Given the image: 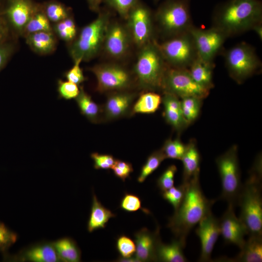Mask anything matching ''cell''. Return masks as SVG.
I'll use <instances>...</instances> for the list:
<instances>
[{
    "instance_id": "1",
    "label": "cell",
    "mask_w": 262,
    "mask_h": 262,
    "mask_svg": "<svg viewBox=\"0 0 262 262\" xmlns=\"http://www.w3.org/2000/svg\"><path fill=\"white\" fill-rule=\"evenodd\" d=\"M262 22L261 0H227L218 4L212 16V26L228 38L252 30Z\"/></svg>"
},
{
    "instance_id": "2",
    "label": "cell",
    "mask_w": 262,
    "mask_h": 262,
    "mask_svg": "<svg viewBox=\"0 0 262 262\" xmlns=\"http://www.w3.org/2000/svg\"><path fill=\"white\" fill-rule=\"evenodd\" d=\"M199 176L192 178L186 185L183 199L167 224L176 238L186 242L192 229L209 212L215 200L209 199L201 189Z\"/></svg>"
},
{
    "instance_id": "3",
    "label": "cell",
    "mask_w": 262,
    "mask_h": 262,
    "mask_svg": "<svg viewBox=\"0 0 262 262\" xmlns=\"http://www.w3.org/2000/svg\"><path fill=\"white\" fill-rule=\"evenodd\" d=\"M258 162L242 184L238 202L241 208L239 218L249 236H262V174Z\"/></svg>"
},
{
    "instance_id": "4",
    "label": "cell",
    "mask_w": 262,
    "mask_h": 262,
    "mask_svg": "<svg viewBox=\"0 0 262 262\" xmlns=\"http://www.w3.org/2000/svg\"><path fill=\"white\" fill-rule=\"evenodd\" d=\"M169 67L154 39L140 48L134 67L139 87L147 91H162L164 77Z\"/></svg>"
},
{
    "instance_id": "5",
    "label": "cell",
    "mask_w": 262,
    "mask_h": 262,
    "mask_svg": "<svg viewBox=\"0 0 262 262\" xmlns=\"http://www.w3.org/2000/svg\"><path fill=\"white\" fill-rule=\"evenodd\" d=\"M157 30L164 40L189 31L194 25L190 0H165L154 14Z\"/></svg>"
},
{
    "instance_id": "6",
    "label": "cell",
    "mask_w": 262,
    "mask_h": 262,
    "mask_svg": "<svg viewBox=\"0 0 262 262\" xmlns=\"http://www.w3.org/2000/svg\"><path fill=\"white\" fill-rule=\"evenodd\" d=\"M98 13L97 17L81 30L72 43L70 53L74 61L81 59L82 61H88L102 48L111 14L104 9H100Z\"/></svg>"
},
{
    "instance_id": "7",
    "label": "cell",
    "mask_w": 262,
    "mask_h": 262,
    "mask_svg": "<svg viewBox=\"0 0 262 262\" xmlns=\"http://www.w3.org/2000/svg\"><path fill=\"white\" fill-rule=\"evenodd\" d=\"M221 179L222 192L220 197L233 207L238 205L242 186L238 158V147L233 145L215 160Z\"/></svg>"
},
{
    "instance_id": "8",
    "label": "cell",
    "mask_w": 262,
    "mask_h": 262,
    "mask_svg": "<svg viewBox=\"0 0 262 262\" xmlns=\"http://www.w3.org/2000/svg\"><path fill=\"white\" fill-rule=\"evenodd\" d=\"M224 58L230 77L239 84L256 74L262 67L255 48L245 42L227 50Z\"/></svg>"
},
{
    "instance_id": "9",
    "label": "cell",
    "mask_w": 262,
    "mask_h": 262,
    "mask_svg": "<svg viewBox=\"0 0 262 262\" xmlns=\"http://www.w3.org/2000/svg\"><path fill=\"white\" fill-rule=\"evenodd\" d=\"M166 63L170 67L188 69L198 58L193 38L188 32L159 43L156 40Z\"/></svg>"
},
{
    "instance_id": "10",
    "label": "cell",
    "mask_w": 262,
    "mask_h": 262,
    "mask_svg": "<svg viewBox=\"0 0 262 262\" xmlns=\"http://www.w3.org/2000/svg\"><path fill=\"white\" fill-rule=\"evenodd\" d=\"M210 90L197 83L191 76L188 69L169 67L164 79L163 92L173 94L181 98L193 97L206 98Z\"/></svg>"
},
{
    "instance_id": "11",
    "label": "cell",
    "mask_w": 262,
    "mask_h": 262,
    "mask_svg": "<svg viewBox=\"0 0 262 262\" xmlns=\"http://www.w3.org/2000/svg\"><path fill=\"white\" fill-rule=\"evenodd\" d=\"M126 20L132 42L140 49L154 39V14L146 5L138 0L130 10Z\"/></svg>"
},
{
    "instance_id": "12",
    "label": "cell",
    "mask_w": 262,
    "mask_h": 262,
    "mask_svg": "<svg viewBox=\"0 0 262 262\" xmlns=\"http://www.w3.org/2000/svg\"><path fill=\"white\" fill-rule=\"evenodd\" d=\"M90 70L96 77L97 90L99 92L127 90L133 83L131 73L118 65L99 64Z\"/></svg>"
},
{
    "instance_id": "13",
    "label": "cell",
    "mask_w": 262,
    "mask_h": 262,
    "mask_svg": "<svg viewBox=\"0 0 262 262\" xmlns=\"http://www.w3.org/2000/svg\"><path fill=\"white\" fill-rule=\"evenodd\" d=\"M194 40L198 57L204 61L213 62L228 38L219 29L212 26L203 29L193 25L189 30Z\"/></svg>"
},
{
    "instance_id": "14",
    "label": "cell",
    "mask_w": 262,
    "mask_h": 262,
    "mask_svg": "<svg viewBox=\"0 0 262 262\" xmlns=\"http://www.w3.org/2000/svg\"><path fill=\"white\" fill-rule=\"evenodd\" d=\"M131 42L126 26L117 22H110L106 30L102 48L112 58L120 59L127 53Z\"/></svg>"
},
{
    "instance_id": "15",
    "label": "cell",
    "mask_w": 262,
    "mask_h": 262,
    "mask_svg": "<svg viewBox=\"0 0 262 262\" xmlns=\"http://www.w3.org/2000/svg\"><path fill=\"white\" fill-rule=\"evenodd\" d=\"M196 233L201 246L199 262L211 261V254L220 233L219 219L209 212L198 222Z\"/></svg>"
},
{
    "instance_id": "16",
    "label": "cell",
    "mask_w": 262,
    "mask_h": 262,
    "mask_svg": "<svg viewBox=\"0 0 262 262\" xmlns=\"http://www.w3.org/2000/svg\"><path fill=\"white\" fill-rule=\"evenodd\" d=\"M38 7L31 0H7L0 12L16 30L23 32Z\"/></svg>"
},
{
    "instance_id": "17",
    "label": "cell",
    "mask_w": 262,
    "mask_h": 262,
    "mask_svg": "<svg viewBox=\"0 0 262 262\" xmlns=\"http://www.w3.org/2000/svg\"><path fill=\"white\" fill-rule=\"evenodd\" d=\"M220 233L227 244L237 246L241 249L245 242L244 237L248 234L247 229L239 218L234 213V207L228 205V207L219 219Z\"/></svg>"
},
{
    "instance_id": "18",
    "label": "cell",
    "mask_w": 262,
    "mask_h": 262,
    "mask_svg": "<svg viewBox=\"0 0 262 262\" xmlns=\"http://www.w3.org/2000/svg\"><path fill=\"white\" fill-rule=\"evenodd\" d=\"M159 230L158 228L155 232H151L143 228L134 234L135 257L139 262L157 261V247L161 241Z\"/></svg>"
},
{
    "instance_id": "19",
    "label": "cell",
    "mask_w": 262,
    "mask_h": 262,
    "mask_svg": "<svg viewBox=\"0 0 262 262\" xmlns=\"http://www.w3.org/2000/svg\"><path fill=\"white\" fill-rule=\"evenodd\" d=\"M135 97L134 93L127 90L115 91L110 94L102 108L105 119L112 120L127 115L131 110V111Z\"/></svg>"
},
{
    "instance_id": "20",
    "label": "cell",
    "mask_w": 262,
    "mask_h": 262,
    "mask_svg": "<svg viewBox=\"0 0 262 262\" xmlns=\"http://www.w3.org/2000/svg\"><path fill=\"white\" fill-rule=\"evenodd\" d=\"M162 103L164 109V117L175 131L180 132L189 125L183 116L180 100L178 97L169 93L163 92Z\"/></svg>"
},
{
    "instance_id": "21",
    "label": "cell",
    "mask_w": 262,
    "mask_h": 262,
    "mask_svg": "<svg viewBox=\"0 0 262 262\" xmlns=\"http://www.w3.org/2000/svg\"><path fill=\"white\" fill-rule=\"evenodd\" d=\"M11 260L32 262H61L52 242L33 245L25 249Z\"/></svg>"
},
{
    "instance_id": "22",
    "label": "cell",
    "mask_w": 262,
    "mask_h": 262,
    "mask_svg": "<svg viewBox=\"0 0 262 262\" xmlns=\"http://www.w3.org/2000/svg\"><path fill=\"white\" fill-rule=\"evenodd\" d=\"M183 164L182 183H187L199 175L200 156L194 140L186 144L185 151L180 160Z\"/></svg>"
},
{
    "instance_id": "23",
    "label": "cell",
    "mask_w": 262,
    "mask_h": 262,
    "mask_svg": "<svg viewBox=\"0 0 262 262\" xmlns=\"http://www.w3.org/2000/svg\"><path fill=\"white\" fill-rule=\"evenodd\" d=\"M186 242L176 238L169 244H164L160 242L158 244L156 255L157 261L164 262H186L183 249Z\"/></svg>"
},
{
    "instance_id": "24",
    "label": "cell",
    "mask_w": 262,
    "mask_h": 262,
    "mask_svg": "<svg viewBox=\"0 0 262 262\" xmlns=\"http://www.w3.org/2000/svg\"><path fill=\"white\" fill-rule=\"evenodd\" d=\"M213 62L204 61L198 57L188 69L193 79L200 85L211 90L214 86Z\"/></svg>"
},
{
    "instance_id": "25",
    "label": "cell",
    "mask_w": 262,
    "mask_h": 262,
    "mask_svg": "<svg viewBox=\"0 0 262 262\" xmlns=\"http://www.w3.org/2000/svg\"><path fill=\"white\" fill-rule=\"evenodd\" d=\"M115 216L110 210L104 207L93 194L91 213L87 224L89 232L103 229L109 220Z\"/></svg>"
},
{
    "instance_id": "26",
    "label": "cell",
    "mask_w": 262,
    "mask_h": 262,
    "mask_svg": "<svg viewBox=\"0 0 262 262\" xmlns=\"http://www.w3.org/2000/svg\"><path fill=\"white\" fill-rule=\"evenodd\" d=\"M232 262H261L262 261V236H249L241 249L240 253Z\"/></svg>"
},
{
    "instance_id": "27",
    "label": "cell",
    "mask_w": 262,
    "mask_h": 262,
    "mask_svg": "<svg viewBox=\"0 0 262 262\" xmlns=\"http://www.w3.org/2000/svg\"><path fill=\"white\" fill-rule=\"evenodd\" d=\"M27 44L35 52L47 54L55 49L56 39L51 31H43L27 35Z\"/></svg>"
},
{
    "instance_id": "28",
    "label": "cell",
    "mask_w": 262,
    "mask_h": 262,
    "mask_svg": "<svg viewBox=\"0 0 262 262\" xmlns=\"http://www.w3.org/2000/svg\"><path fill=\"white\" fill-rule=\"evenodd\" d=\"M75 101L81 113L93 123L100 122L101 119L102 108L96 103L91 97L81 87Z\"/></svg>"
},
{
    "instance_id": "29",
    "label": "cell",
    "mask_w": 262,
    "mask_h": 262,
    "mask_svg": "<svg viewBox=\"0 0 262 262\" xmlns=\"http://www.w3.org/2000/svg\"><path fill=\"white\" fill-rule=\"evenodd\" d=\"M61 262H79L81 260V251L72 239L65 237L52 242Z\"/></svg>"
},
{
    "instance_id": "30",
    "label": "cell",
    "mask_w": 262,
    "mask_h": 262,
    "mask_svg": "<svg viewBox=\"0 0 262 262\" xmlns=\"http://www.w3.org/2000/svg\"><path fill=\"white\" fill-rule=\"evenodd\" d=\"M162 103V96L153 91L142 94L132 105L131 112L134 114H149L155 113Z\"/></svg>"
},
{
    "instance_id": "31",
    "label": "cell",
    "mask_w": 262,
    "mask_h": 262,
    "mask_svg": "<svg viewBox=\"0 0 262 262\" xmlns=\"http://www.w3.org/2000/svg\"><path fill=\"white\" fill-rule=\"evenodd\" d=\"M43 31H51V28L49 20L43 9L39 6L27 24L23 32L26 33L27 35Z\"/></svg>"
},
{
    "instance_id": "32",
    "label": "cell",
    "mask_w": 262,
    "mask_h": 262,
    "mask_svg": "<svg viewBox=\"0 0 262 262\" xmlns=\"http://www.w3.org/2000/svg\"><path fill=\"white\" fill-rule=\"evenodd\" d=\"M202 101V99L193 97L181 98L180 105L182 115L189 125L194 122L199 116Z\"/></svg>"
},
{
    "instance_id": "33",
    "label": "cell",
    "mask_w": 262,
    "mask_h": 262,
    "mask_svg": "<svg viewBox=\"0 0 262 262\" xmlns=\"http://www.w3.org/2000/svg\"><path fill=\"white\" fill-rule=\"evenodd\" d=\"M165 156L162 150L153 152L147 158L145 164L141 168L140 173L137 178L140 183L143 182L160 166L162 162L165 159Z\"/></svg>"
},
{
    "instance_id": "34",
    "label": "cell",
    "mask_w": 262,
    "mask_h": 262,
    "mask_svg": "<svg viewBox=\"0 0 262 262\" xmlns=\"http://www.w3.org/2000/svg\"><path fill=\"white\" fill-rule=\"evenodd\" d=\"M44 13L49 21L57 23L69 16V10L56 1H51L44 6Z\"/></svg>"
},
{
    "instance_id": "35",
    "label": "cell",
    "mask_w": 262,
    "mask_h": 262,
    "mask_svg": "<svg viewBox=\"0 0 262 262\" xmlns=\"http://www.w3.org/2000/svg\"><path fill=\"white\" fill-rule=\"evenodd\" d=\"M186 148V145L183 144L180 138H171L165 140L161 149L166 159L181 160Z\"/></svg>"
},
{
    "instance_id": "36",
    "label": "cell",
    "mask_w": 262,
    "mask_h": 262,
    "mask_svg": "<svg viewBox=\"0 0 262 262\" xmlns=\"http://www.w3.org/2000/svg\"><path fill=\"white\" fill-rule=\"evenodd\" d=\"M54 30L61 39L67 42L74 40L77 34L75 22L69 16L63 20L56 23Z\"/></svg>"
},
{
    "instance_id": "37",
    "label": "cell",
    "mask_w": 262,
    "mask_h": 262,
    "mask_svg": "<svg viewBox=\"0 0 262 262\" xmlns=\"http://www.w3.org/2000/svg\"><path fill=\"white\" fill-rule=\"evenodd\" d=\"M186 185L182 183L178 186H173L163 192V198L171 204L176 210L181 204L184 196Z\"/></svg>"
},
{
    "instance_id": "38",
    "label": "cell",
    "mask_w": 262,
    "mask_h": 262,
    "mask_svg": "<svg viewBox=\"0 0 262 262\" xmlns=\"http://www.w3.org/2000/svg\"><path fill=\"white\" fill-rule=\"evenodd\" d=\"M57 84V91L61 98L66 100L75 98L80 93V89L78 85L69 81L59 80Z\"/></svg>"
},
{
    "instance_id": "39",
    "label": "cell",
    "mask_w": 262,
    "mask_h": 262,
    "mask_svg": "<svg viewBox=\"0 0 262 262\" xmlns=\"http://www.w3.org/2000/svg\"><path fill=\"white\" fill-rule=\"evenodd\" d=\"M139 0H104L111 8L126 19L131 8Z\"/></svg>"
},
{
    "instance_id": "40",
    "label": "cell",
    "mask_w": 262,
    "mask_h": 262,
    "mask_svg": "<svg viewBox=\"0 0 262 262\" xmlns=\"http://www.w3.org/2000/svg\"><path fill=\"white\" fill-rule=\"evenodd\" d=\"M116 248L121 257L128 258L132 257L136 251L134 242L124 235L120 236L116 240Z\"/></svg>"
},
{
    "instance_id": "41",
    "label": "cell",
    "mask_w": 262,
    "mask_h": 262,
    "mask_svg": "<svg viewBox=\"0 0 262 262\" xmlns=\"http://www.w3.org/2000/svg\"><path fill=\"white\" fill-rule=\"evenodd\" d=\"M16 233L0 222V252H5L16 241Z\"/></svg>"
},
{
    "instance_id": "42",
    "label": "cell",
    "mask_w": 262,
    "mask_h": 262,
    "mask_svg": "<svg viewBox=\"0 0 262 262\" xmlns=\"http://www.w3.org/2000/svg\"><path fill=\"white\" fill-rule=\"evenodd\" d=\"M177 171L176 165L172 164L169 165L159 177L157 184L162 192L174 186V179Z\"/></svg>"
},
{
    "instance_id": "43",
    "label": "cell",
    "mask_w": 262,
    "mask_h": 262,
    "mask_svg": "<svg viewBox=\"0 0 262 262\" xmlns=\"http://www.w3.org/2000/svg\"><path fill=\"white\" fill-rule=\"evenodd\" d=\"M91 157L94 161V167L96 169H112L116 160L112 155L97 152L92 153Z\"/></svg>"
},
{
    "instance_id": "44",
    "label": "cell",
    "mask_w": 262,
    "mask_h": 262,
    "mask_svg": "<svg viewBox=\"0 0 262 262\" xmlns=\"http://www.w3.org/2000/svg\"><path fill=\"white\" fill-rule=\"evenodd\" d=\"M82 61L81 59L74 60L72 67L65 73V76L68 81L79 85L85 81L86 78L80 67Z\"/></svg>"
},
{
    "instance_id": "45",
    "label": "cell",
    "mask_w": 262,
    "mask_h": 262,
    "mask_svg": "<svg viewBox=\"0 0 262 262\" xmlns=\"http://www.w3.org/2000/svg\"><path fill=\"white\" fill-rule=\"evenodd\" d=\"M120 208L128 212H133L141 208V201L136 195L126 193L120 202Z\"/></svg>"
},
{
    "instance_id": "46",
    "label": "cell",
    "mask_w": 262,
    "mask_h": 262,
    "mask_svg": "<svg viewBox=\"0 0 262 262\" xmlns=\"http://www.w3.org/2000/svg\"><path fill=\"white\" fill-rule=\"evenodd\" d=\"M115 176L122 181L129 178L133 171L132 164L129 162L116 159L115 163L112 168Z\"/></svg>"
},
{
    "instance_id": "47",
    "label": "cell",
    "mask_w": 262,
    "mask_h": 262,
    "mask_svg": "<svg viewBox=\"0 0 262 262\" xmlns=\"http://www.w3.org/2000/svg\"><path fill=\"white\" fill-rule=\"evenodd\" d=\"M11 44L5 42L0 44V71L4 66L12 53Z\"/></svg>"
},
{
    "instance_id": "48",
    "label": "cell",
    "mask_w": 262,
    "mask_h": 262,
    "mask_svg": "<svg viewBox=\"0 0 262 262\" xmlns=\"http://www.w3.org/2000/svg\"><path fill=\"white\" fill-rule=\"evenodd\" d=\"M9 33L7 21L0 12V44L6 41Z\"/></svg>"
},
{
    "instance_id": "49",
    "label": "cell",
    "mask_w": 262,
    "mask_h": 262,
    "mask_svg": "<svg viewBox=\"0 0 262 262\" xmlns=\"http://www.w3.org/2000/svg\"><path fill=\"white\" fill-rule=\"evenodd\" d=\"M104 1V0H87L90 9L98 13L100 9V5Z\"/></svg>"
},
{
    "instance_id": "50",
    "label": "cell",
    "mask_w": 262,
    "mask_h": 262,
    "mask_svg": "<svg viewBox=\"0 0 262 262\" xmlns=\"http://www.w3.org/2000/svg\"><path fill=\"white\" fill-rule=\"evenodd\" d=\"M257 36L259 37L260 39L262 40V22L259 23L255 25L252 29Z\"/></svg>"
},
{
    "instance_id": "51",
    "label": "cell",
    "mask_w": 262,
    "mask_h": 262,
    "mask_svg": "<svg viewBox=\"0 0 262 262\" xmlns=\"http://www.w3.org/2000/svg\"><path fill=\"white\" fill-rule=\"evenodd\" d=\"M117 261L124 262H139L138 260L135 257H131L128 258H125L120 257L118 259Z\"/></svg>"
},
{
    "instance_id": "52",
    "label": "cell",
    "mask_w": 262,
    "mask_h": 262,
    "mask_svg": "<svg viewBox=\"0 0 262 262\" xmlns=\"http://www.w3.org/2000/svg\"><path fill=\"white\" fill-rule=\"evenodd\" d=\"M7 0H0V11L3 9L2 7H4Z\"/></svg>"
},
{
    "instance_id": "53",
    "label": "cell",
    "mask_w": 262,
    "mask_h": 262,
    "mask_svg": "<svg viewBox=\"0 0 262 262\" xmlns=\"http://www.w3.org/2000/svg\"><path fill=\"white\" fill-rule=\"evenodd\" d=\"M155 0L158 1V0Z\"/></svg>"
}]
</instances>
